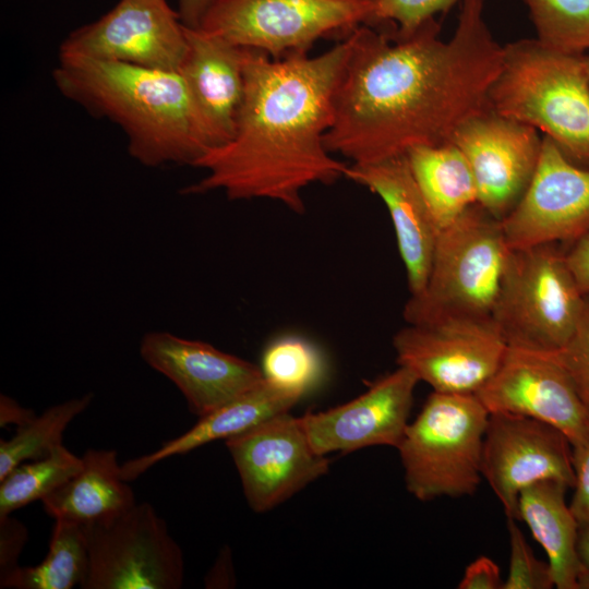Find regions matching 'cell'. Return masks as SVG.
Wrapping results in <instances>:
<instances>
[{"label": "cell", "instance_id": "1", "mask_svg": "<svg viewBox=\"0 0 589 589\" xmlns=\"http://www.w3.org/2000/svg\"><path fill=\"white\" fill-rule=\"evenodd\" d=\"M483 11L484 0H462L448 40L438 37L435 19L402 38L390 39L371 25L352 29L325 135L329 153L368 164L413 146L448 143L490 108L505 46L493 37Z\"/></svg>", "mask_w": 589, "mask_h": 589}, {"label": "cell", "instance_id": "2", "mask_svg": "<svg viewBox=\"0 0 589 589\" xmlns=\"http://www.w3.org/2000/svg\"><path fill=\"white\" fill-rule=\"evenodd\" d=\"M348 52L346 36L314 57L274 59L245 48L244 96L235 133L195 164L205 176L180 193L223 191L231 201L271 200L303 214L306 187L332 184L349 169L325 145Z\"/></svg>", "mask_w": 589, "mask_h": 589}, {"label": "cell", "instance_id": "3", "mask_svg": "<svg viewBox=\"0 0 589 589\" xmlns=\"http://www.w3.org/2000/svg\"><path fill=\"white\" fill-rule=\"evenodd\" d=\"M52 79L62 96L117 124L143 166L194 167L213 148L178 71L59 56Z\"/></svg>", "mask_w": 589, "mask_h": 589}, {"label": "cell", "instance_id": "4", "mask_svg": "<svg viewBox=\"0 0 589 589\" xmlns=\"http://www.w3.org/2000/svg\"><path fill=\"white\" fill-rule=\"evenodd\" d=\"M489 107L542 132L568 159L589 169V79L584 55L556 50L538 39L508 44Z\"/></svg>", "mask_w": 589, "mask_h": 589}, {"label": "cell", "instance_id": "5", "mask_svg": "<svg viewBox=\"0 0 589 589\" xmlns=\"http://www.w3.org/2000/svg\"><path fill=\"white\" fill-rule=\"evenodd\" d=\"M509 251L501 220L478 204L468 208L438 231L426 284L405 305L407 323L492 318Z\"/></svg>", "mask_w": 589, "mask_h": 589}, {"label": "cell", "instance_id": "6", "mask_svg": "<svg viewBox=\"0 0 589 589\" xmlns=\"http://www.w3.org/2000/svg\"><path fill=\"white\" fill-rule=\"evenodd\" d=\"M489 416L476 394L433 390L397 447L407 491L422 502L473 495Z\"/></svg>", "mask_w": 589, "mask_h": 589}, {"label": "cell", "instance_id": "7", "mask_svg": "<svg viewBox=\"0 0 589 589\" xmlns=\"http://www.w3.org/2000/svg\"><path fill=\"white\" fill-rule=\"evenodd\" d=\"M587 296L557 244L510 249L492 320L507 346L554 352L575 333Z\"/></svg>", "mask_w": 589, "mask_h": 589}, {"label": "cell", "instance_id": "8", "mask_svg": "<svg viewBox=\"0 0 589 589\" xmlns=\"http://www.w3.org/2000/svg\"><path fill=\"white\" fill-rule=\"evenodd\" d=\"M360 25L376 26L375 0H216L200 28L283 59Z\"/></svg>", "mask_w": 589, "mask_h": 589}, {"label": "cell", "instance_id": "9", "mask_svg": "<svg viewBox=\"0 0 589 589\" xmlns=\"http://www.w3.org/2000/svg\"><path fill=\"white\" fill-rule=\"evenodd\" d=\"M88 570L82 589H179L180 545L166 521L144 502L113 517L83 525Z\"/></svg>", "mask_w": 589, "mask_h": 589}, {"label": "cell", "instance_id": "10", "mask_svg": "<svg viewBox=\"0 0 589 589\" xmlns=\"http://www.w3.org/2000/svg\"><path fill=\"white\" fill-rule=\"evenodd\" d=\"M393 347L398 365L434 392L476 394L508 346L492 318L448 316L408 324L394 335Z\"/></svg>", "mask_w": 589, "mask_h": 589}, {"label": "cell", "instance_id": "11", "mask_svg": "<svg viewBox=\"0 0 589 589\" xmlns=\"http://www.w3.org/2000/svg\"><path fill=\"white\" fill-rule=\"evenodd\" d=\"M185 50V25L167 0H120L98 20L72 31L59 56L178 71Z\"/></svg>", "mask_w": 589, "mask_h": 589}, {"label": "cell", "instance_id": "12", "mask_svg": "<svg viewBox=\"0 0 589 589\" xmlns=\"http://www.w3.org/2000/svg\"><path fill=\"white\" fill-rule=\"evenodd\" d=\"M482 476L504 509L517 520L520 492L539 481L555 480L573 489V446L545 422L517 414L490 413L482 449Z\"/></svg>", "mask_w": 589, "mask_h": 589}, {"label": "cell", "instance_id": "13", "mask_svg": "<svg viewBox=\"0 0 589 589\" xmlns=\"http://www.w3.org/2000/svg\"><path fill=\"white\" fill-rule=\"evenodd\" d=\"M226 446L256 513L276 507L328 471V459L313 449L300 418L289 412L226 440Z\"/></svg>", "mask_w": 589, "mask_h": 589}, {"label": "cell", "instance_id": "14", "mask_svg": "<svg viewBox=\"0 0 589 589\" xmlns=\"http://www.w3.org/2000/svg\"><path fill=\"white\" fill-rule=\"evenodd\" d=\"M501 223L509 249L574 243L589 231V169L542 136L533 176Z\"/></svg>", "mask_w": 589, "mask_h": 589}, {"label": "cell", "instance_id": "15", "mask_svg": "<svg viewBox=\"0 0 589 589\" xmlns=\"http://www.w3.org/2000/svg\"><path fill=\"white\" fill-rule=\"evenodd\" d=\"M476 395L490 413L545 422L562 431L572 446L589 441V416L568 375L548 353L508 346Z\"/></svg>", "mask_w": 589, "mask_h": 589}, {"label": "cell", "instance_id": "16", "mask_svg": "<svg viewBox=\"0 0 589 589\" xmlns=\"http://www.w3.org/2000/svg\"><path fill=\"white\" fill-rule=\"evenodd\" d=\"M450 142L470 165L478 205L502 220L533 176L542 146L539 131L488 108L464 123Z\"/></svg>", "mask_w": 589, "mask_h": 589}, {"label": "cell", "instance_id": "17", "mask_svg": "<svg viewBox=\"0 0 589 589\" xmlns=\"http://www.w3.org/2000/svg\"><path fill=\"white\" fill-rule=\"evenodd\" d=\"M420 381L401 365L372 383L357 398L300 418L313 449L320 455L350 453L369 446L398 447Z\"/></svg>", "mask_w": 589, "mask_h": 589}, {"label": "cell", "instance_id": "18", "mask_svg": "<svg viewBox=\"0 0 589 589\" xmlns=\"http://www.w3.org/2000/svg\"><path fill=\"white\" fill-rule=\"evenodd\" d=\"M144 362L170 380L190 410L203 417L264 381L260 366L214 346L169 332H148L140 344Z\"/></svg>", "mask_w": 589, "mask_h": 589}, {"label": "cell", "instance_id": "19", "mask_svg": "<svg viewBox=\"0 0 589 589\" xmlns=\"http://www.w3.org/2000/svg\"><path fill=\"white\" fill-rule=\"evenodd\" d=\"M378 195L389 213L410 296L428 280L440 229L416 182L405 155L351 164L346 176Z\"/></svg>", "mask_w": 589, "mask_h": 589}, {"label": "cell", "instance_id": "20", "mask_svg": "<svg viewBox=\"0 0 589 589\" xmlns=\"http://www.w3.org/2000/svg\"><path fill=\"white\" fill-rule=\"evenodd\" d=\"M187 50L178 72L214 147L233 135L244 96L245 48L200 27L185 26Z\"/></svg>", "mask_w": 589, "mask_h": 589}, {"label": "cell", "instance_id": "21", "mask_svg": "<svg viewBox=\"0 0 589 589\" xmlns=\"http://www.w3.org/2000/svg\"><path fill=\"white\" fill-rule=\"evenodd\" d=\"M302 396L301 393L280 388L264 378L241 396L200 417L190 430L164 443L155 452L122 464L121 476L128 482L133 481L166 458L249 431L275 416L289 412Z\"/></svg>", "mask_w": 589, "mask_h": 589}, {"label": "cell", "instance_id": "22", "mask_svg": "<svg viewBox=\"0 0 589 589\" xmlns=\"http://www.w3.org/2000/svg\"><path fill=\"white\" fill-rule=\"evenodd\" d=\"M81 470L41 500L52 518L81 525L113 517L136 504L112 449H87Z\"/></svg>", "mask_w": 589, "mask_h": 589}, {"label": "cell", "instance_id": "23", "mask_svg": "<svg viewBox=\"0 0 589 589\" xmlns=\"http://www.w3.org/2000/svg\"><path fill=\"white\" fill-rule=\"evenodd\" d=\"M568 489L560 481L543 480L525 488L517 501V520L544 550L558 589H578L584 569L577 553L579 525L565 500Z\"/></svg>", "mask_w": 589, "mask_h": 589}, {"label": "cell", "instance_id": "24", "mask_svg": "<svg viewBox=\"0 0 589 589\" xmlns=\"http://www.w3.org/2000/svg\"><path fill=\"white\" fill-rule=\"evenodd\" d=\"M406 156L440 230L478 204L472 170L455 144L418 145Z\"/></svg>", "mask_w": 589, "mask_h": 589}, {"label": "cell", "instance_id": "25", "mask_svg": "<svg viewBox=\"0 0 589 589\" xmlns=\"http://www.w3.org/2000/svg\"><path fill=\"white\" fill-rule=\"evenodd\" d=\"M88 570L83 525L56 519L49 550L36 566H26L0 584L1 589H71L81 587Z\"/></svg>", "mask_w": 589, "mask_h": 589}, {"label": "cell", "instance_id": "26", "mask_svg": "<svg viewBox=\"0 0 589 589\" xmlns=\"http://www.w3.org/2000/svg\"><path fill=\"white\" fill-rule=\"evenodd\" d=\"M93 394L47 408L28 423L19 426L10 440L0 441V481L17 465L43 458L62 444L70 422L92 402Z\"/></svg>", "mask_w": 589, "mask_h": 589}, {"label": "cell", "instance_id": "27", "mask_svg": "<svg viewBox=\"0 0 589 589\" xmlns=\"http://www.w3.org/2000/svg\"><path fill=\"white\" fill-rule=\"evenodd\" d=\"M82 466V457L62 444L43 458L17 465L0 481V516L41 501L77 473Z\"/></svg>", "mask_w": 589, "mask_h": 589}, {"label": "cell", "instance_id": "28", "mask_svg": "<svg viewBox=\"0 0 589 589\" xmlns=\"http://www.w3.org/2000/svg\"><path fill=\"white\" fill-rule=\"evenodd\" d=\"M525 1L539 41L568 53L589 51V0Z\"/></svg>", "mask_w": 589, "mask_h": 589}, {"label": "cell", "instance_id": "29", "mask_svg": "<svg viewBox=\"0 0 589 589\" xmlns=\"http://www.w3.org/2000/svg\"><path fill=\"white\" fill-rule=\"evenodd\" d=\"M322 366L321 356L310 341L284 336L265 349L261 370L273 385L304 394L318 381Z\"/></svg>", "mask_w": 589, "mask_h": 589}, {"label": "cell", "instance_id": "30", "mask_svg": "<svg viewBox=\"0 0 589 589\" xmlns=\"http://www.w3.org/2000/svg\"><path fill=\"white\" fill-rule=\"evenodd\" d=\"M507 519L509 566L502 589H551L554 581L548 562L540 561L529 546L516 519Z\"/></svg>", "mask_w": 589, "mask_h": 589}, {"label": "cell", "instance_id": "31", "mask_svg": "<svg viewBox=\"0 0 589 589\" xmlns=\"http://www.w3.org/2000/svg\"><path fill=\"white\" fill-rule=\"evenodd\" d=\"M459 0H375L376 26L390 24L395 38L410 36Z\"/></svg>", "mask_w": 589, "mask_h": 589}, {"label": "cell", "instance_id": "32", "mask_svg": "<svg viewBox=\"0 0 589 589\" xmlns=\"http://www.w3.org/2000/svg\"><path fill=\"white\" fill-rule=\"evenodd\" d=\"M548 354L564 369L589 416V294L573 336L561 349Z\"/></svg>", "mask_w": 589, "mask_h": 589}, {"label": "cell", "instance_id": "33", "mask_svg": "<svg viewBox=\"0 0 589 589\" xmlns=\"http://www.w3.org/2000/svg\"><path fill=\"white\" fill-rule=\"evenodd\" d=\"M28 539L23 522L10 515L0 516V584L19 568V558Z\"/></svg>", "mask_w": 589, "mask_h": 589}, {"label": "cell", "instance_id": "34", "mask_svg": "<svg viewBox=\"0 0 589 589\" xmlns=\"http://www.w3.org/2000/svg\"><path fill=\"white\" fill-rule=\"evenodd\" d=\"M575 472L570 510L579 526L589 525V441L573 446Z\"/></svg>", "mask_w": 589, "mask_h": 589}, {"label": "cell", "instance_id": "35", "mask_svg": "<svg viewBox=\"0 0 589 589\" xmlns=\"http://www.w3.org/2000/svg\"><path fill=\"white\" fill-rule=\"evenodd\" d=\"M500 566L489 556L480 555L465 569L459 589H502Z\"/></svg>", "mask_w": 589, "mask_h": 589}, {"label": "cell", "instance_id": "36", "mask_svg": "<svg viewBox=\"0 0 589 589\" xmlns=\"http://www.w3.org/2000/svg\"><path fill=\"white\" fill-rule=\"evenodd\" d=\"M567 264L585 294H589V231L565 252Z\"/></svg>", "mask_w": 589, "mask_h": 589}, {"label": "cell", "instance_id": "37", "mask_svg": "<svg viewBox=\"0 0 589 589\" xmlns=\"http://www.w3.org/2000/svg\"><path fill=\"white\" fill-rule=\"evenodd\" d=\"M204 582L206 588H230L235 585L231 551L228 548L220 551Z\"/></svg>", "mask_w": 589, "mask_h": 589}, {"label": "cell", "instance_id": "38", "mask_svg": "<svg viewBox=\"0 0 589 589\" xmlns=\"http://www.w3.org/2000/svg\"><path fill=\"white\" fill-rule=\"evenodd\" d=\"M36 417L32 409L22 407L13 398L1 394L0 395V426L4 428L8 424H14L17 428L22 426Z\"/></svg>", "mask_w": 589, "mask_h": 589}, {"label": "cell", "instance_id": "39", "mask_svg": "<svg viewBox=\"0 0 589 589\" xmlns=\"http://www.w3.org/2000/svg\"><path fill=\"white\" fill-rule=\"evenodd\" d=\"M216 0H178V14L182 23L192 28L200 27L208 9Z\"/></svg>", "mask_w": 589, "mask_h": 589}, {"label": "cell", "instance_id": "40", "mask_svg": "<svg viewBox=\"0 0 589 589\" xmlns=\"http://www.w3.org/2000/svg\"><path fill=\"white\" fill-rule=\"evenodd\" d=\"M577 553L584 568H589V525L578 528Z\"/></svg>", "mask_w": 589, "mask_h": 589}, {"label": "cell", "instance_id": "41", "mask_svg": "<svg viewBox=\"0 0 589 589\" xmlns=\"http://www.w3.org/2000/svg\"><path fill=\"white\" fill-rule=\"evenodd\" d=\"M578 589H589V568H584L578 578Z\"/></svg>", "mask_w": 589, "mask_h": 589}, {"label": "cell", "instance_id": "42", "mask_svg": "<svg viewBox=\"0 0 589 589\" xmlns=\"http://www.w3.org/2000/svg\"><path fill=\"white\" fill-rule=\"evenodd\" d=\"M584 58H585V64H586L587 75H588V79H589V51H588L587 53L584 55Z\"/></svg>", "mask_w": 589, "mask_h": 589}]
</instances>
